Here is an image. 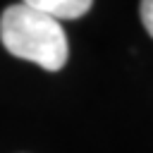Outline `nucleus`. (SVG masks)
Listing matches in <instances>:
<instances>
[{"mask_svg":"<svg viewBox=\"0 0 153 153\" xmlns=\"http://www.w3.org/2000/svg\"><path fill=\"white\" fill-rule=\"evenodd\" d=\"M0 41L14 57L29 60L48 72L62 69L69 57L62 24L24 2L5 7L0 17Z\"/></svg>","mask_w":153,"mask_h":153,"instance_id":"obj_1","label":"nucleus"},{"mask_svg":"<svg viewBox=\"0 0 153 153\" xmlns=\"http://www.w3.org/2000/svg\"><path fill=\"white\" fill-rule=\"evenodd\" d=\"M22 2L43 12V14H48V17H53V19H57V22L79 19L93 5V0H22Z\"/></svg>","mask_w":153,"mask_h":153,"instance_id":"obj_2","label":"nucleus"},{"mask_svg":"<svg viewBox=\"0 0 153 153\" xmlns=\"http://www.w3.org/2000/svg\"><path fill=\"white\" fill-rule=\"evenodd\" d=\"M139 17H141V24L146 26V31L153 36V0H141Z\"/></svg>","mask_w":153,"mask_h":153,"instance_id":"obj_3","label":"nucleus"}]
</instances>
